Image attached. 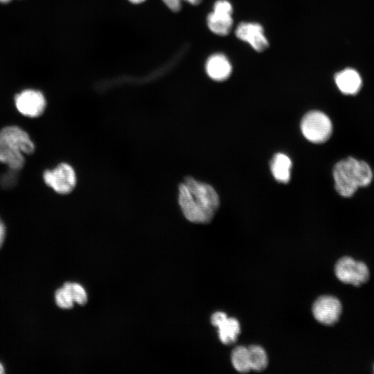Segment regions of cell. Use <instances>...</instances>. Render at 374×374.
<instances>
[{"mask_svg": "<svg viewBox=\"0 0 374 374\" xmlns=\"http://www.w3.org/2000/svg\"><path fill=\"white\" fill-rule=\"evenodd\" d=\"M178 189L179 205L188 221L201 224L211 221L220 205L212 186L186 177Z\"/></svg>", "mask_w": 374, "mask_h": 374, "instance_id": "1", "label": "cell"}, {"mask_svg": "<svg viewBox=\"0 0 374 374\" xmlns=\"http://www.w3.org/2000/svg\"><path fill=\"white\" fill-rule=\"evenodd\" d=\"M332 173L335 188L344 197L353 196L359 187L368 186L373 176L370 166L366 161L352 157L337 162Z\"/></svg>", "mask_w": 374, "mask_h": 374, "instance_id": "2", "label": "cell"}, {"mask_svg": "<svg viewBox=\"0 0 374 374\" xmlns=\"http://www.w3.org/2000/svg\"><path fill=\"white\" fill-rule=\"evenodd\" d=\"M34 150L33 142L21 128L12 125L0 130V162L10 169H21L25 162L23 154H30Z\"/></svg>", "mask_w": 374, "mask_h": 374, "instance_id": "3", "label": "cell"}, {"mask_svg": "<svg viewBox=\"0 0 374 374\" xmlns=\"http://www.w3.org/2000/svg\"><path fill=\"white\" fill-rule=\"evenodd\" d=\"M302 134L309 141L321 143L326 141L332 132V125L329 117L320 111L308 112L301 123Z\"/></svg>", "mask_w": 374, "mask_h": 374, "instance_id": "4", "label": "cell"}, {"mask_svg": "<svg viewBox=\"0 0 374 374\" xmlns=\"http://www.w3.org/2000/svg\"><path fill=\"white\" fill-rule=\"evenodd\" d=\"M335 273L344 283L359 287L368 281L370 271L366 264L350 256L341 257L336 262Z\"/></svg>", "mask_w": 374, "mask_h": 374, "instance_id": "5", "label": "cell"}, {"mask_svg": "<svg viewBox=\"0 0 374 374\" xmlns=\"http://www.w3.org/2000/svg\"><path fill=\"white\" fill-rule=\"evenodd\" d=\"M43 177L47 186L62 195L71 193L77 182L74 169L66 163H61L53 170H46Z\"/></svg>", "mask_w": 374, "mask_h": 374, "instance_id": "6", "label": "cell"}, {"mask_svg": "<svg viewBox=\"0 0 374 374\" xmlns=\"http://www.w3.org/2000/svg\"><path fill=\"white\" fill-rule=\"evenodd\" d=\"M233 7L227 0H218L206 19L209 30L214 34L224 36L229 33L233 26Z\"/></svg>", "mask_w": 374, "mask_h": 374, "instance_id": "7", "label": "cell"}, {"mask_svg": "<svg viewBox=\"0 0 374 374\" xmlns=\"http://www.w3.org/2000/svg\"><path fill=\"white\" fill-rule=\"evenodd\" d=\"M342 312L340 301L331 295L319 296L312 305L314 319L321 324L332 326L339 319Z\"/></svg>", "mask_w": 374, "mask_h": 374, "instance_id": "8", "label": "cell"}, {"mask_svg": "<svg viewBox=\"0 0 374 374\" xmlns=\"http://www.w3.org/2000/svg\"><path fill=\"white\" fill-rule=\"evenodd\" d=\"M15 104L22 115L35 118L43 114L46 101L39 91L26 89L15 96Z\"/></svg>", "mask_w": 374, "mask_h": 374, "instance_id": "9", "label": "cell"}, {"mask_svg": "<svg viewBox=\"0 0 374 374\" xmlns=\"http://www.w3.org/2000/svg\"><path fill=\"white\" fill-rule=\"evenodd\" d=\"M235 36L248 43L255 51L262 52L269 45L262 26L255 22H242L236 28Z\"/></svg>", "mask_w": 374, "mask_h": 374, "instance_id": "10", "label": "cell"}, {"mask_svg": "<svg viewBox=\"0 0 374 374\" xmlns=\"http://www.w3.org/2000/svg\"><path fill=\"white\" fill-rule=\"evenodd\" d=\"M211 321L218 329V336L222 343L229 345L235 342L240 332L239 321L233 317H229L223 312L213 313Z\"/></svg>", "mask_w": 374, "mask_h": 374, "instance_id": "11", "label": "cell"}, {"mask_svg": "<svg viewBox=\"0 0 374 374\" xmlns=\"http://www.w3.org/2000/svg\"><path fill=\"white\" fill-rule=\"evenodd\" d=\"M205 68L209 78L215 81L226 80L232 71L231 62L222 53L211 55L206 62Z\"/></svg>", "mask_w": 374, "mask_h": 374, "instance_id": "12", "label": "cell"}, {"mask_svg": "<svg viewBox=\"0 0 374 374\" xmlns=\"http://www.w3.org/2000/svg\"><path fill=\"white\" fill-rule=\"evenodd\" d=\"M335 81L339 91L346 95L356 94L361 88L362 78L357 71L345 69L335 76Z\"/></svg>", "mask_w": 374, "mask_h": 374, "instance_id": "13", "label": "cell"}, {"mask_svg": "<svg viewBox=\"0 0 374 374\" xmlns=\"http://www.w3.org/2000/svg\"><path fill=\"white\" fill-rule=\"evenodd\" d=\"M292 161L285 154H276L270 163L271 172L275 179L281 183H287L290 179Z\"/></svg>", "mask_w": 374, "mask_h": 374, "instance_id": "14", "label": "cell"}, {"mask_svg": "<svg viewBox=\"0 0 374 374\" xmlns=\"http://www.w3.org/2000/svg\"><path fill=\"white\" fill-rule=\"evenodd\" d=\"M247 348L251 370L256 371L264 370L268 364L265 350L261 346L256 345L250 346Z\"/></svg>", "mask_w": 374, "mask_h": 374, "instance_id": "15", "label": "cell"}, {"mask_svg": "<svg viewBox=\"0 0 374 374\" xmlns=\"http://www.w3.org/2000/svg\"><path fill=\"white\" fill-rule=\"evenodd\" d=\"M231 359L234 368L240 373H247L251 370L247 347H235L231 353Z\"/></svg>", "mask_w": 374, "mask_h": 374, "instance_id": "16", "label": "cell"}, {"mask_svg": "<svg viewBox=\"0 0 374 374\" xmlns=\"http://www.w3.org/2000/svg\"><path fill=\"white\" fill-rule=\"evenodd\" d=\"M70 293L74 303L83 305L87 303L88 296L85 289L79 283L67 282L63 285Z\"/></svg>", "mask_w": 374, "mask_h": 374, "instance_id": "17", "label": "cell"}, {"mask_svg": "<svg viewBox=\"0 0 374 374\" xmlns=\"http://www.w3.org/2000/svg\"><path fill=\"white\" fill-rule=\"evenodd\" d=\"M55 300L57 305L60 308L70 309L73 306L74 301L69 291L64 286L55 291Z\"/></svg>", "mask_w": 374, "mask_h": 374, "instance_id": "18", "label": "cell"}, {"mask_svg": "<svg viewBox=\"0 0 374 374\" xmlns=\"http://www.w3.org/2000/svg\"><path fill=\"white\" fill-rule=\"evenodd\" d=\"M162 1L173 12H178L181 10V0H162Z\"/></svg>", "mask_w": 374, "mask_h": 374, "instance_id": "19", "label": "cell"}, {"mask_svg": "<svg viewBox=\"0 0 374 374\" xmlns=\"http://www.w3.org/2000/svg\"><path fill=\"white\" fill-rule=\"evenodd\" d=\"M6 236V226L0 218V249L4 242Z\"/></svg>", "mask_w": 374, "mask_h": 374, "instance_id": "20", "label": "cell"}, {"mask_svg": "<svg viewBox=\"0 0 374 374\" xmlns=\"http://www.w3.org/2000/svg\"><path fill=\"white\" fill-rule=\"evenodd\" d=\"M186 1L192 5H198L202 2V0H181Z\"/></svg>", "mask_w": 374, "mask_h": 374, "instance_id": "21", "label": "cell"}, {"mask_svg": "<svg viewBox=\"0 0 374 374\" xmlns=\"http://www.w3.org/2000/svg\"><path fill=\"white\" fill-rule=\"evenodd\" d=\"M132 3L139 4L144 2L145 0H128Z\"/></svg>", "mask_w": 374, "mask_h": 374, "instance_id": "22", "label": "cell"}, {"mask_svg": "<svg viewBox=\"0 0 374 374\" xmlns=\"http://www.w3.org/2000/svg\"><path fill=\"white\" fill-rule=\"evenodd\" d=\"M5 373V369L3 365L0 362V374Z\"/></svg>", "mask_w": 374, "mask_h": 374, "instance_id": "23", "label": "cell"}, {"mask_svg": "<svg viewBox=\"0 0 374 374\" xmlns=\"http://www.w3.org/2000/svg\"><path fill=\"white\" fill-rule=\"evenodd\" d=\"M12 0H0V3H9Z\"/></svg>", "mask_w": 374, "mask_h": 374, "instance_id": "24", "label": "cell"}, {"mask_svg": "<svg viewBox=\"0 0 374 374\" xmlns=\"http://www.w3.org/2000/svg\"><path fill=\"white\" fill-rule=\"evenodd\" d=\"M373 371H374V366H373Z\"/></svg>", "mask_w": 374, "mask_h": 374, "instance_id": "25", "label": "cell"}]
</instances>
